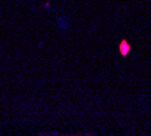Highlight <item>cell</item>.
I'll list each match as a JSON object with an SVG mask.
<instances>
[{
  "label": "cell",
  "mask_w": 151,
  "mask_h": 136,
  "mask_svg": "<svg viewBox=\"0 0 151 136\" xmlns=\"http://www.w3.org/2000/svg\"><path fill=\"white\" fill-rule=\"evenodd\" d=\"M129 49H131V46H129V44L125 41V40H123V41L120 42V45H119V50H120V53L123 55V56H127L128 55V52H129Z\"/></svg>",
  "instance_id": "cell-1"
}]
</instances>
